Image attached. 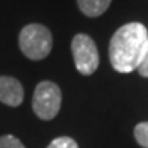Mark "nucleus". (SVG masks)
Returning a JSON list of instances; mask_svg holds the SVG:
<instances>
[{"label":"nucleus","instance_id":"10","mask_svg":"<svg viewBox=\"0 0 148 148\" xmlns=\"http://www.w3.org/2000/svg\"><path fill=\"white\" fill-rule=\"evenodd\" d=\"M138 71L142 77H148V44H147V49H145V53L142 56V60L138 66Z\"/></svg>","mask_w":148,"mask_h":148},{"label":"nucleus","instance_id":"7","mask_svg":"<svg viewBox=\"0 0 148 148\" xmlns=\"http://www.w3.org/2000/svg\"><path fill=\"white\" fill-rule=\"evenodd\" d=\"M134 138H136L138 144L144 148H148V121L145 123H139L134 127Z\"/></svg>","mask_w":148,"mask_h":148},{"label":"nucleus","instance_id":"9","mask_svg":"<svg viewBox=\"0 0 148 148\" xmlns=\"http://www.w3.org/2000/svg\"><path fill=\"white\" fill-rule=\"evenodd\" d=\"M0 148H26V147L15 136L5 134V136H0Z\"/></svg>","mask_w":148,"mask_h":148},{"label":"nucleus","instance_id":"5","mask_svg":"<svg viewBox=\"0 0 148 148\" xmlns=\"http://www.w3.org/2000/svg\"><path fill=\"white\" fill-rule=\"evenodd\" d=\"M24 91L17 79L9 76H0V103L17 107L23 103Z\"/></svg>","mask_w":148,"mask_h":148},{"label":"nucleus","instance_id":"4","mask_svg":"<svg viewBox=\"0 0 148 148\" xmlns=\"http://www.w3.org/2000/svg\"><path fill=\"white\" fill-rule=\"evenodd\" d=\"M71 51L74 58V65L79 73H82L83 76H91L95 73L100 64V58L97 45L91 36L85 33H77L73 38Z\"/></svg>","mask_w":148,"mask_h":148},{"label":"nucleus","instance_id":"6","mask_svg":"<svg viewBox=\"0 0 148 148\" xmlns=\"http://www.w3.org/2000/svg\"><path fill=\"white\" fill-rule=\"evenodd\" d=\"M112 0H77L79 9L83 12L86 17H100L107 11Z\"/></svg>","mask_w":148,"mask_h":148},{"label":"nucleus","instance_id":"8","mask_svg":"<svg viewBox=\"0 0 148 148\" xmlns=\"http://www.w3.org/2000/svg\"><path fill=\"white\" fill-rule=\"evenodd\" d=\"M47 148H79V145H77V142L73 138L60 136V138L53 139Z\"/></svg>","mask_w":148,"mask_h":148},{"label":"nucleus","instance_id":"1","mask_svg":"<svg viewBox=\"0 0 148 148\" xmlns=\"http://www.w3.org/2000/svg\"><path fill=\"white\" fill-rule=\"evenodd\" d=\"M148 44V30L140 23H129L119 27L110 39L109 59L118 73L138 70Z\"/></svg>","mask_w":148,"mask_h":148},{"label":"nucleus","instance_id":"3","mask_svg":"<svg viewBox=\"0 0 148 148\" xmlns=\"http://www.w3.org/2000/svg\"><path fill=\"white\" fill-rule=\"evenodd\" d=\"M62 103V94L56 83L44 80L38 83L33 92L32 107L35 115L41 119H53L60 109Z\"/></svg>","mask_w":148,"mask_h":148},{"label":"nucleus","instance_id":"2","mask_svg":"<svg viewBox=\"0 0 148 148\" xmlns=\"http://www.w3.org/2000/svg\"><path fill=\"white\" fill-rule=\"evenodd\" d=\"M20 49L23 55L32 60L47 58L53 47V36L42 24H27L20 32Z\"/></svg>","mask_w":148,"mask_h":148}]
</instances>
